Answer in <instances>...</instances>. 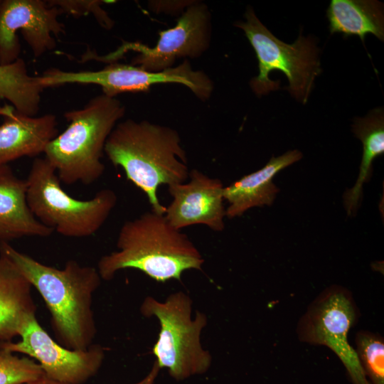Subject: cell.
Wrapping results in <instances>:
<instances>
[{
	"mask_svg": "<svg viewBox=\"0 0 384 384\" xmlns=\"http://www.w3.org/2000/svg\"><path fill=\"white\" fill-rule=\"evenodd\" d=\"M43 90L36 77L28 74L22 58L0 65V100H8L17 112L36 116Z\"/></svg>",
	"mask_w": 384,
	"mask_h": 384,
	"instance_id": "cell-20",
	"label": "cell"
},
{
	"mask_svg": "<svg viewBox=\"0 0 384 384\" xmlns=\"http://www.w3.org/2000/svg\"><path fill=\"white\" fill-rule=\"evenodd\" d=\"M181 142L174 128L128 119L113 129L105 154L146 195L151 210L164 215L166 207L157 196L159 186L183 183L189 176L187 155Z\"/></svg>",
	"mask_w": 384,
	"mask_h": 384,
	"instance_id": "cell-2",
	"label": "cell"
},
{
	"mask_svg": "<svg viewBox=\"0 0 384 384\" xmlns=\"http://www.w3.org/2000/svg\"><path fill=\"white\" fill-rule=\"evenodd\" d=\"M193 1H169V3H166V1H151V3L149 4V6L151 10L156 12L165 11L168 8H169L171 10L170 13H174V9L179 12L180 9L182 10H183V9H187L193 3Z\"/></svg>",
	"mask_w": 384,
	"mask_h": 384,
	"instance_id": "cell-24",
	"label": "cell"
},
{
	"mask_svg": "<svg viewBox=\"0 0 384 384\" xmlns=\"http://www.w3.org/2000/svg\"><path fill=\"white\" fill-rule=\"evenodd\" d=\"M352 131L363 144L360 171L354 186L343 195V203L348 215L358 208L363 186L371 176L373 161L384 153V111L379 107L368 112L363 117L353 119Z\"/></svg>",
	"mask_w": 384,
	"mask_h": 384,
	"instance_id": "cell-19",
	"label": "cell"
},
{
	"mask_svg": "<svg viewBox=\"0 0 384 384\" xmlns=\"http://www.w3.org/2000/svg\"><path fill=\"white\" fill-rule=\"evenodd\" d=\"M28 207L36 219L63 236L92 235L105 223L117 202L110 188L99 191L89 200H79L65 191L52 165L36 158L26 179Z\"/></svg>",
	"mask_w": 384,
	"mask_h": 384,
	"instance_id": "cell-5",
	"label": "cell"
},
{
	"mask_svg": "<svg viewBox=\"0 0 384 384\" xmlns=\"http://www.w3.org/2000/svg\"><path fill=\"white\" fill-rule=\"evenodd\" d=\"M0 255L12 262L44 300L58 343L85 351L97 334L92 297L101 284L97 267L69 260L63 269L45 265L21 252L8 242H0Z\"/></svg>",
	"mask_w": 384,
	"mask_h": 384,
	"instance_id": "cell-1",
	"label": "cell"
},
{
	"mask_svg": "<svg viewBox=\"0 0 384 384\" xmlns=\"http://www.w3.org/2000/svg\"><path fill=\"white\" fill-rule=\"evenodd\" d=\"M160 370L161 369L158 366L157 363L156 361H154L150 371L147 373V375L143 379L134 384H154Z\"/></svg>",
	"mask_w": 384,
	"mask_h": 384,
	"instance_id": "cell-25",
	"label": "cell"
},
{
	"mask_svg": "<svg viewBox=\"0 0 384 384\" xmlns=\"http://www.w3.org/2000/svg\"><path fill=\"white\" fill-rule=\"evenodd\" d=\"M245 18V21H237L235 26L244 31L258 60L259 74L250 82L252 91L262 96L279 89V82L269 78L270 72L279 70L288 79L290 94L305 105L322 71L319 49L313 37L300 32L293 43H286L266 28L251 6L247 8Z\"/></svg>",
	"mask_w": 384,
	"mask_h": 384,
	"instance_id": "cell-7",
	"label": "cell"
},
{
	"mask_svg": "<svg viewBox=\"0 0 384 384\" xmlns=\"http://www.w3.org/2000/svg\"><path fill=\"white\" fill-rule=\"evenodd\" d=\"M331 34L358 36L363 43L370 33L384 41L383 4L377 0H331L326 11Z\"/></svg>",
	"mask_w": 384,
	"mask_h": 384,
	"instance_id": "cell-18",
	"label": "cell"
},
{
	"mask_svg": "<svg viewBox=\"0 0 384 384\" xmlns=\"http://www.w3.org/2000/svg\"><path fill=\"white\" fill-rule=\"evenodd\" d=\"M358 318L351 293L338 285L324 289L300 319L297 333L299 340L331 349L343 364L351 384H370L348 333Z\"/></svg>",
	"mask_w": 384,
	"mask_h": 384,
	"instance_id": "cell-9",
	"label": "cell"
},
{
	"mask_svg": "<svg viewBox=\"0 0 384 384\" xmlns=\"http://www.w3.org/2000/svg\"><path fill=\"white\" fill-rule=\"evenodd\" d=\"M26 191V180L17 177L9 165L0 166V242L46 238L53 233L31 213Z\"/></svg>",
	"mask_w": 384,
	"mask_h": 384,
	"instance_id": "cell-16",
	"label": "cell"
},
{
	"mask_svg": "<svg viewBox=\"0 0 384 384\" xmlns=\"http://www.w3.org/2000/svg\"><path fill=\"white\" fill-rule=\"evenodd\" d=\"M63 14L56 6L42 0H4L0 4V65L19 58L18 31L35 57L55 49V38L65 33L58 20Z\"/></svg>",
	"mask_w": 384,
	"mask_h": 384,
	"instance_id": "cell-12",
	"label": "cell"
},
{
	"mask_svg": "<svg viewBox=\"0 0 384 384\" xmlns=\"http://www.w3.org/2000/svg\"><path fill=\"white\" fill-rule=\"evenodd\" d=\"M211 35L210 11L204 3L194 1L178 18L174 27L159 32V40L154 47L140 42H123L114 51L92 58L111 63L127 52L134 51L137 54L131 65L150 72H161L174 67L179 58L201 56L210 47Z\"/></svg>",
	"mask_w": 384,
	"mask_h": 384,
	"instance_id": "cell-10",
	"label": "cell"
},
{
	"mask_svg": "<svg viewBox=\"0 0 384 384\" xmlns=\"http://www.w3.org/2000/svg\"><path fill=\"white\" fill-rule=\"evenodd\" d=\"M58 122L52 114L27 116L16 111L0 125V166L23 156L44 153L58 135Z\"/></svg>",
	"mask_w": 384,
	"mask_h": 384,
	"instance_id": "cell-15",
	"label": "cell"
},
{
	"mask_svg": "<svg viewBox=\"0 0 384 384\" xmlns=\"http://www.w3.org/2000/svg\"><path fill=\"white\" fill-rule=\"evenodd\" d=\"M174 228L164 214L152 210L124 223L117 250L100 257L97 269L102 280L112 279L124 269H136L164 283L181 281L189 270H201L204 259L187 235Z\"/></svg>",
	"mask_w": 384,
	"mask_h": 384,
	"instance_id": "cell-3",
	"label": "cell"
},
{
	"mask_svg": "<svg viewBox=\"0 0 384 384\" xmlns=\"http://www.w3.org/2000/svg\"><path fill=\"white\" fill-rule=\"evenodd\" d=\"M51 5L58 7L62 13H66L75 17L91 14L98 23L106 29L113 26V21L108 14L102 8L105 1L98 0H50Z\"/></svg>",
	"mask_w": 384,
	"mask_h": 384,
	"instance_id": "cell-23",
	"label": "cell"
},
{
	"mask_svg": "<svg viewBox=\"0 0 384 384\" xmlns=\"http://www.w3.org/2000/svg\"><path fill=\"white\" fill-rule=\"evenodd\" d=\"M1 1H0V4H1Z\"/></svg>",
	"mask_w": 384,
	"mask_h": 384,
	"instance_id": "cell-28",
	"label": "cell"
},
{
	"mask_svg": "<svg viewBox=\"0 0 384 384\" xmlns=\"http://www.w3.org/2000/svg\"><path fill=\"white\" fill-rule=\"evenodd\" d=\"M302 158V152L296 149L272 156L262 168L224 186L223 198L228 203L226 216L233 218L252 208L270 206L279 192L274 177Z\"/></svg>",
	"mask_w": 384,
	"mask_h": 384,
	"instance_id": "cell-14",
	"label": "cell"
},
{
	"mask_svg": "<svg viewBox=\"0 0 384 384\" xmlns=\"http://www.w3.org/2000/svg\"><path fill=\"white\" fill-rule=\"evenodd\" d=\"M125 112L117 97L102 93L83 107L65 112L68 127L48 143L43 153L61 183L89 185L102 176L106 142Z\"/></svg>",
	"mask_w": 384,
	"mask_h": 384,
	"instance_id": "cell-4",
	"label": "cell"
},
{
	"mask_svg": "<svg viewBox=\"0 0 384 384\" xmlns=\"http://www.w3.org/2000/svg\"><path fill=\"white\" fill-rule=\"evenodd\" d=\"M44 376L42 368L33 359L0 349V384H22Z\"/></svg>",
	"mask_w": 384,
	"mask_h": 384,
	"instance_id": "cell-22",
	"label": "cell"
},
{
	"mask_svg": "<svg viewBox=\"0 0 384 384\" xmlns=\"http://www.w3.org/2000/svg\"><path fill=\"white\" fill-rule=\"evenodd\" d=\"M140 312L159 321L160 329L152 353L160 369H166L177 381L209 370L212 357L201 344L207 316L197 311L192 319V300L187 294L181 291L172 293L164 302L148 296L140 306Z\"/></svg>",
	"mask_w": 384,
	"mask_h": 384,
	"instance_id": "cell-6",
	"label": "cell"
},
{
	"mask_svg": "<svg viewBox=\"0 0 384 384\" xmlns=\"http://www.w3.org/2000/svg\"><path fill=\"white\" fill-rule=\"evenodd\" d=\"M223 188L220 179L192 169L186 181L168 186L172 201L164 215L178 230L200 224L222 231L226 216Z\"/></svg>",
	"mask_w": 384,
	"mask_h": 384,
	"instance_id": "cell-13",
	"label": "cell"
},
{
	"mask_svg": "<svg viewBox=\"0 0 384 384\" xmlns=\"http://www.w3.org/2000/svg\"><path fill=\"white\" fill-rule=\"evenodd\" d=\"M28 280L7 257L0 255V341L19 336L36 317V306Z\"/></svg>",
	"mask_w": 384,
	"mask_h": 384,
	"instance_id": "cell-17",
	"label": "cell"
},
{
	"mask_svg": "<svg viewBox=\"0 0 384 384\" xmlns=\"http://www.w3.org/2000/svg\"><path fill=\"white\" fill-rule=\"evenodd\" d=\"M18 341H0V349L21 353L36 361L45 376L63 384H83L100 369L105 348L92 344L85 351L73 350L55 341L36 316L23 329Z\"/></svg>",
	"mask_w": 384,
	"mask_h": 384,
	"instance_id": "cell-11",
	"label": "cell"
},
{
	"mask_svg": "<svg viewBox=\"0 0 384 384\" xmlns=\"http://www.w3.org/2000/svg\"><path fill=\"white\" fill-rule=\"evenodd\" d=\"M36 78L43 89L69 83L93 84L100 85L103 94L113 97L124 92H148L156 84L175 83L186 86L196 97L206 101L214 87L210 77L202 70H193L188 59L161 72L114 62L98 70L74 72L51 68Z\"/></svg>",
	"mask_w": 384,
	"mask_h": 384,
	"instance_id": "cell-8",
	"label": "cell"
},
{
	"mask_svg": "<svg viewBox=\"0 0 384 384\" xmlns=\"http://www.w3.org/2000/svg\"><path fill=\"white\" fill-rule=\"evenodd\" d=\"M356 351L370 384H384V342L380 335L361 331L356 336Z\"/></svg>",
	"mask_w": 384,
	"mask_h": 384,
	"instance_id": "cell-21",
	"label": "cell"
},
{
	"mask_svg": "<svg viewBox=\"0 0 384 384\" xmlns=\"http://www.w3.org/2000/svg\"><path fill=\"white\" fill-rule=\"evenodd\" d=\"M16 110L10 105H1L0 104V115L4 117L11 116Z\"/></svg>",
	"mask_w": 384,
	"mask_h": 384,
	"instance_id": "cell-26",
	"label": "cell"
},
{
	"mask_svg": "<svg viewBox=\"0 0 384 384\" xmlns=\"http://www.w3.org/2000/svg\"><path fill=\"white\" fill-rule=\"evenodd\" d=\"M22 384H63V383L52 380L46 378V376H44L41 378L29 381V382L22 383Z\"/></svg>",
	"mask_w": 384,
	"mask_h": 384,
	"instance_id": "cell-27",
	"label": "cell"
}]
</instances>
